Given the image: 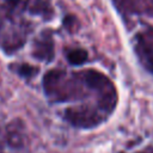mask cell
I'll return each instance as SVG.
<instances>
[{"label":"cell","mask_w":153,"mask_h":153,"mask_svg":"<svg viewBox=\"0 0 153 153\" xmlns=\"http://www.w3.org/2000/svg\"><path fill=\"white\" fill-rule=\"evenodd\" d=\"M65 117L72 126L78 128H93L103 121L98 111L90 106L69 108L66 110Z\"/></svg>","instance_id":"7a4b0ae2"},{"label":"cell","mask_w":153,"mask_h":153,"mask_svg":"<svg viewBox=\"0 0 153 153\" xmlns=\"http://www.w3.org/2000/svg\"><path fill=\"white\" fill-rule=\"evenodd\" d=\"M134 47L141 65L153 74V29L148 27L139 32Z\"/></svg>","instance_id":"3957f363"},{"label":"cell","mask_w":153,"mask_h":153,"mask_svg":"<svg viewBox=\"0 0 153 153\" xmlns=\"http://www.w3.org/2000/svg\"><path fill=\"white\" fill-rule=\"evenodd\" d=\"M17 72L19 75H22L24 78H32L36 74L37 68L31 66V65H27V63H22L20 66H18Z\"/></svg>","instance_id":"52a82bcc"},{"label":"cell","mask_w":153,"mask_h":153,"mask_svg":"<svg viewBox=\"0 0 153 153\" xmlns=\"http://www.w3.org/2000/svg\"><path fill=\"white\" fill-rule=\"evenodd\" d=\"M82 81L87 87L98 93V104L108 114L112 112L117 103V92L111 80L96 69H87L81 73Z\"/></svg>","instance_id":"6da1fadb"},{"label":"cell","mask_w":153,"mask_h":153,"mask_svg":"<svg viewBox=\"0 0 153 153\" xmlns=\"http://www.w3.org/2000/svg\"><path fill=\"white\" fill-rule=\"evenodd\" d=\"M114 2L126 14H153V0H114Z\"/></svg>","instance_id":"277c9868"},{"label":"cell","mask_w":153,"mask_h":153,"mask_svg":"<svg viewBox=\"0 0 153 153\" xmlns=\"http://www.w3.org/2000/svg\"><path fill=\"white\" fill-rule=\"evenodd\" d=\"M67 60L71 65H82L87 60V51L81 48H74L68 50Z\"/></svg>","instance_id":"8992f818"},{"label":"cell","mask_w":153,"mask_h":153,"mask_svg":"<svg viewBox=\"0 0 153 153\" xmlns=\"http://www.w3.org/2000/svg\"><path fill=\"white\" fill-rule=\"evenodd\" d=\"M33 56L43 61H50L54 57V43L50 35H44L42 38L36 41L33 47Z\"/></svg>","instance_id":"5b68a950"}]
</instances>
